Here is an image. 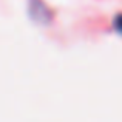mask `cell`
Listing matches in <instances>:
<instances>
[{
	"label": "cell",
	"mask_w": 122,
	"mask_h": 122,
	"mask_svg": "<svg viewBox=\"0 0 122 122\" xmlns=\"http://www.w3.org/2000/svg\"><path fill=\"white\" fill-rule=\"evenodd\" d=\"M116 26H117V28H119V30L122 31V15H121V17L116 20Z\"/></svg>",
	"instance_id": "6da1fadb"
}]
</instances>
